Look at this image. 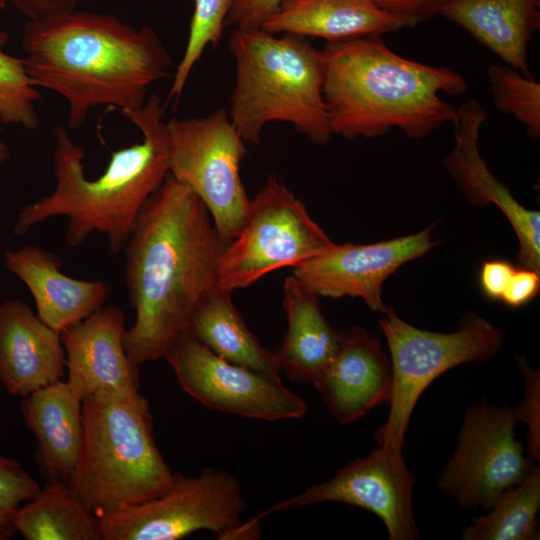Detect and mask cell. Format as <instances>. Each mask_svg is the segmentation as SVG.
<instances>
[{"instance_id": "cell-15", "label": "cell", "mask_w": 540, "mask_h": 540, "mask_svg": "<svg viewBox=\"0 0 540 540\" xmlns=\"http://www.w3.org/2000/svg\"><path fill=\"white\" fill-rule=\"evenodd\" d=\"M488 119L475 98L457 107L452 120L455 145L443 165L470 205L485 208L493 204L502 211L518 239V267L540 273V213L521 205L481 157L480 129Z\"/></svg>"}, {"instance_id": "cell-7", "label": "cell", "mask_w": 540, "mask_h": 540, "mask_svg": "<svg viewBox=\"0 0 540 540\" xmlns=\"http://www.w3.org/2000/svg\"><path fill=\"white\" fill-rule=\"evenodd\" d=\"M381 314L378 327L387 342L393 378L389 412L375 439L378 446L402 452L412 413L427 387L452 368L495 356L504 335L472 311L465 312L458 330L450 333L415 327L393 307Z\"/></svg>"}, {"instance_id": "cell-10", "label": "cell", "mask_w": 540, "mask_h": 540, "mask_svg": "<svg viewBox=\"0 0 540 540\" xmlns=\"http://www.w3.org/2000/svg\"><path fill=\"white\" fill-rule=\"evenodd\" d=\"M245 506L239 480L225 470L174 472L161 496L99 516L101 540H178L199 530L226 539L242 523Z\"/></svg>"}, {"instance_id": "cell-26", "label": "cell", "mask_w": 540, "mask_h": 540, "mask_svg": "<svg viewBox=\"0 0 540 540\" xmlns=\"http://www.w3.org/2000/svg\"><path fill=\"white\" fill-rule=\"evenodd\" d=\"M540 466L537 463L523 480L507 489L486 515L472 518L461 533L462 540L539 539Z\"/></svg>"}, {"instance_id": "cell-36", "label": "cell", "mask_w": 540, "mask_h": 540, "mask_svg": "<svg viewBox=\"0 0 540 540\" xmlns=\"http://www.w3.org/2000/svg\"><path fill=\"white\" fill-rule=\"evenodd\" d=\"M28 21H39L75 10L81 0H9Z\"/></svg>"}, {"instance_id": "cell-38", "label": "cell", "mask_w": 540, "mask_h": 540, "mask_svg": "<svg viewBox=\"0 0 540 540\" xmlns=\"http://www.w3.org/2000/svg\"><path fill=\"white\" fill-rule=\"evenodd\" d=\"M6 0H0V22H1V13L5 7Z\"/></svg>"}, {"instance_id": "cell-28", "label": "cell", "mask_w": 540, "mask_h": 540, "mask_svg": "<svg viewBox=\"0 0 540 540\" xmlns=\"http://www.w3.org/2000/svg\"><path fill=\"white\" fill-rule=\"evenodd\" d=\"M8 39V34L0 30V121L34 130L40 122L35 107L40 94L23 58L5 51Z\"/></svg>"}, {"instance_id": "cell-19", "label": "cell", "mask_w": 540, "mask_h": 540, "mask_svg": "<svg viewBox=\"0 0 540 540\" xmlns=\"http://www.w3.org/2000/svg\"><path fill=\"white\" fill-rule=\"evenodd\" d=\"M4 264L29 289L38 317L59 333L102 307L111 292L104 280L64 274L60 257L36 246L6 251Z\"/></svg>"}, {"instance_id": "cell-18", "label": "cell", "mask_w": 540, "mask_h": 540, "mask_svg": "<svg viewBox=\"0 0 540 540\" xmlns=\"http://www.w3.org/2000/svg\"><path fill=\"white\" fill-rule=\"evenodd\" d=\"M65 350L60 333L18 299L0 304V384L25 397L62 380Z\"/></svg>"}, {"instance_id": "cell-22", "label": "cell", "mask_w": 540, "mask_h": 540, "mask_svg": "<svg viewBox=\"0 0 540 540\" xmlns=\"http://www.w3.org/2000/svg\"><path fill=\"white\" fill-rule=\"evenodd\" d=\"M283 307L288 327L275 362L292 382L313 385L336 354L343 331L328 322L319 297L293 275L283 284Z\"/></svg>"}, {"instance_id": "cell-30", "label": "cell", "mask_w": 540, "mask_h": 540, "mask_svg": "<svg viewBox=\"0 0 540 540\" xmlns=\"http://www.w3.org/2000/svg\"><path fill=\"white\" fill-rule=\"evenodd\" d=\"M40 488L37 480L19 461L0 453V540H9L17 535L16 514Z\"/></svg>"}, {"instance_id": "cell-13", "label": "cell", "mask_w": 540, "mask_h": 540, "mask_svg": "<svg viewBox=\"0 0 540 540\" xmlns=\"http://www.w3.org/2000/svg\"><path fill=\"white\" fill-rule=\"evenodd\" d=\"M415 478L402 452L378 446L370 454L346 464L333 477L280 501L257 515L300 509L323 502H339L365 509L384 524L390 540H416L413 510Z\"/></svg>"}, {"instance_id": "cell-1", "label": "cell", "mask_w": 540, "mask_h": 540, "mask_svg": "<svg viewBox=\"0 0 540 540\" xmlns=\"http://www.w3.org/2000/svg\"><path fill=\"white\" fill-rule=\"evenodd\" d=\"M202 201L170 173L141 209L125 244L124 277L135 322L124 345L137 365L163 358L217 285L227 246Z\"/></svg>"}, {"instance_id": "cell-27", "label": "cell", "mask_w": 540, "mask_h": 540, "mask_svg": "<svg viewBox=\"0 0 540 540\" xmlns=\"http://www.w3.org/2000/svg\"><path fill=\"white\" fill-rule=\"evenodd\" d=\"M193 15L183 56L173 74L167 103H178L189 76L205 48L216 47L223 35L234 0H192Z\"/></svg>"}, {"instance_id": "cell-25", "label": "cell", "mask_w": 540, "mask_h": 540, "mask_svg": "<svg viewBox=\"0 0 540 540\" xmlns=\"http://www.w3.org/2000/svg\"><path fill=\"white\" fill-rule=\"evenodd\" d=\"M15 528L26 540H101L98 517L64 482H46L20 507Z\"/></svg>"}, {"instance_id": "cell-2", "label": "cell", "mask_w": 540, "mask_h": 540, "mask_svg": "<svg viewBox=\"0 0 540 540\" xmlns=\"http://www.w3.org/2000/svg\"><path fill=\"white\" fill-rule=\"evenodd\" d=\"M26 70L35 86L66 101L67 125L79 128L98 106L127 114L151 84L169 78L171 56L156 31L106 13L73 10L24 25Z\"/></svg>"}, {"instance_id": "cell-5", "label": "cell", "mask_w": 540, "mask_h": 540, "mask_svg": "<svg viewBox=\"0 0 540 540\" xmlns=\"http://www.w3.org/2000/svg\"><path fill=\"white\" fill-rule=\"evenodd\" d=\"M228 48L235 63L229 117L245 143L259 144L264 127L275 121L316 145L329 142L321 50L308 38L262 28L233 29Z\"/></svg>"}, {"instance_id": "cell-33", "label": "cell", "mask_w": 540, "mask_h": 540, "mask_svg": "<svg viewBox=\"0 0 540 540\" xmlns=\"http://www.w3.org/2000/svg\"><path fill=\"white\" fill-rule=\"evenodd\" d=\"M382 10L409 20L414 26L439 14L448 0H373Z\"/></svg>"}, {"instance_id": "cell-11", "label": "cell", "mask_w": 540, "mask_h": 540, "mask_svg": "<svg viewBox=\"0 0 540 540\" xmlns=\"http://www.w3.org/2000/svg\"><path fill=\"white\" fill-rule=\"evenodd\" d=\"M514 409L486 399L465 412L455 450L442 468L438 490L465 509H490L536 464L515 438Z\"/></svg>"}, {"instance_id": "cell-23", "label": "cell", "mask_w": 540, "mask_h": 540, "mask_svg": "<svg viewBox=\"0 0 540 540\" xmlns=\"http://www.w3.org/2000/svg\"><path fill=\"white\" fill-rule=\"evenodd\" d=\"M540 0H448L441 14L506 64L535 79L528 46L540 25Z\"/></svg>"}, {"instance_id": "cell-6", "label": "cell", "mask_w": 540, "mask_h": 540, "mask_svg": "<svg viewBox=\"0 0 540 540\" xmlns=\"http://www.w3.org/2000/svg\"><path fill=\"white\" fill-rule=\"evenodd\" d=\"M173 473L139 391H99L82 399V440L69 485L97 517L161 496Z\"/></svg>"}, {"instance_id": "cell-37", "label": "cell", "mask_w": 540, "mask_h": 540, "mask_svg": "<svg viewBox=\"0 0 540 540\" xmlns=\"http://www.w3.org/2000/svg\"><path fill=\"white\" fill-rule=\"evenodd\" d=\"M9 154L6 144L0 141V166L8 159Z\"/></svg>"}, {"instance_id": "cell-17", "label": "cell", "mask_w": 540, "mask_h": 540, "mask_svg": "<svg viewBox=\"0 0 540 540\" xmlns=\"http://www.w3.org/2000/svg\"><path fill=\"white\" fill-rule=\"evenodd\" d=\"M392 378L391 360L380 340L355 325L343 331L336 354L313 385L333 417L350 424L389 403Z\"/></svg>"}, {"instance_id": "cell-21", "label": "cell", "mask_w": 540, "mask_h": 540, "mask_svg": "<svg viewBox=\"0 0 540 540\" xmlns=\"http://www.w3.org/2000/svg\"><path fill=\"white\" fill-rule=\"evenodd\" d=\"M405 27L414 25L373 0H284L261 26L272 34L321 38L327 43L381 36Z\"/></svg>"}, {"instance_id": "cell-20", "label": "cell", "mask_w": 540, "mask_h": 540, "mask_svg": "<svg viewBox=\"0 0 540 540\" xmlns=\"http://www.w3.org/2000/svg\"><path fill=\"white\" fill-rule=\"evenodd\" d=\"M21 412L35 437L41 475L46 482L69 484L82 440V399L59 380L23 397Z\"/></svg>"}, {"instance_id": "cell-32", "label": "cell", "mask_w": 540, "mask_h": 540, "mask_svg": "<svg viewBox=\"0 0 540 540\" xmlns=\"http://www.w3.org/2000/svg\"><path fill=\"white\" fill-rule=\"evenodd\" d=\"M284 0H234L227 15L225 28L239 30L261 28L265 20Z\"/></svg>"}, {"instance_id": "cell-4", "label": "cell", "mask_w": 540, "mask_h": 540, "mask_svg": "<svg viewBox=\"0 0 540 540\" xmlns=\"http://www.w3.org/2000/svg\"><path fill=\"white\" fill-rule=\"evenodd\" d=\"M321 51L330 129L347 140L381 137L392 128L412 140L426 138L456 114L439 94L468 89L460 73L399 56L380 36L328 42Z\"/></svg>"}, {"instance_id": "cell-34", "label": "cell", "mask_w": 540, "mask_h": 540, "mask_svg": "<svg viewBox=\"0 0 540 540\" xmlns=\"http://www.w3.org/2000/svg\"><path fill=\"white\" fill-rule=\"evenodd\" d=\"M540 273L516 267L502 295L501 301L514 308L528 304L539 292Z\"/></svg>"}, {"instance_id": "cell-16", "label": "cell", "mask_w": 540, "mask_h": 540, "mask_svg": "<svg viewBox=\"0 0 540 540\" xmlns=\"http://www.w3.org/2000/svg\"><path fill=\"white\" fill-rule=\"evenodd\" d=\"M125 320L119 306L103 305L60 332L68 370L67 382L81 399L99 391H139L140 365L135 364L126 352Z\"/></svg>"}, {"instance_id": "cell-9", "label": "cell", "mask_w": 540, "mask_h": 540, "mask_svg": "<svg viewBox=\"0 0 540 540\" xmlns=\"http://www.w3.org/2000/svg\"><path fill=\"white\" fill-rule=\"evenodd\" d=\"M166 128L170 174L202 201L229 243L241 230L250 205L240 176L245 141L224 109L203 117H174Z\"/></svg>"}, {"instance_id": "cell-3", "label": "cell", "mask_w": 540, "mask_h": 540, "mask_svg": "<svg viewBox=\"0 0 540 540\" xmlns=\"http://www.w3.org/2000/svg\"><path fill=\"white\" fill-rule=\"evenodd\" d=\"M165 106L157 94L125 117L142 133L143 140L112 153L105 171L95 179L84 173V148L63 126L54 131L53 192L25 206L14 233L21 235L49 218H66L65 240L79 247L98 232L110 252L120 254L141 209L170 173Z\"/></svg>"}, {"instance_id": "cell-29", "label": "cell", "mask_w": 540, "mask_h": 540, "mask_svg": "<svg viewBox=\"0 0 540 540\" xmlns=\"http://www.w3.org/2000/svg\"><path fill=\"white\" fill-rule=\"evenodd\" d=\"M488 79L496 108L522 123L527 135L540 136V84L508 65L495 63L488 68Z\"/></svg>"}, {"instance_id": "cell-35", "label": "cell", "mask_w": 540, "mask_h": 540, "mask_svg": "<svg viewBox=\"0 0 540 540\" xmlns=\"http://www.w3.org/2000/svg\"><path fill=\"white\" fill-rule=\"evenodd\" d=\"M515 268L507 260L496 259L484 262L479 273L482 293L490 300L501 301Z\"/></svg>"}, {"instance_id": "cell-39", "label": "cell", "mask_w": 540, "mask_h": 540, "mask_svg": "<svg viewBox=\"0 0 540 540\" xmlns=\"http://www.w3.org/2000/svg\"><path fill=\"white\" fill-rule=\"evenodd\" d=\"M0 124H1V121H0ZM0 129H1V126H0Z\"/></svg>"}, {"instance_id": "cell-24", "label": "cell", "mask_w": 540, "mask_h": 540, "mask_svg": "<svg viewBox=\"0 0 540 540\" xmlns=\"http://www.w3.org/2000/svg\"><path fill=\"white\" fill-rule=\"evenodd\" d=\"M231 293L217 285L212 288L193 311L188 331L221 358L282 381L274 354L250 331Z\"/></svg>"}, {"instance_id": "cell-31", "label": "cell", "mask_w": 540, "mask_h": 540, "mask_svg": "<svg viewBox=\"0 0 540 540\" xmlns=\"http://www.w3.org/2000/svg\"><path fill=\"white\" fill-rule=\"evenodd\" d=\"M518 369L524 376L522 401L513 409L518 420L527 427L528 456L536 463L540 459V372L531 368L524 356H517Z\"/></svg>"}, {"instance_id": "cell-8", "label": "cell", "mask_w": 540, "mask_h": 540, "mask_svg": "<svg viewBox=\"0 0 540 540\" xmlns=\"http://www.w3.org/2000/svg\"><path fill=\"white\" fill-rule=\"evenodd\" d=\"M335 243L311 218L303 202L269 174L245 222L221 257L217 286L233 292L282 267H294Z\"/></svg>"}, {"instance_id": "cell-12", "label": "cell", "mask_w": 540, "mask_h": 540, "mask_svg": "<svg viewBox=\"0 0 540 540\" xmlns=\"http://www.w3.org/2000/svg\"><path fill=\"white\" fill-rule=\"evenodd\" d=\"M180 387L208 409L265 421L303 417L308 405L276 381L212 352L189 331L175 339L163 358Z\"/></svg>"}, {"instance_id": "cell-14", "label": "cell", "mask_w": 540, "mask_h": 540, "mask_svg": "<svg viewBox=\"0 0 540 540\" xmlns=\"http://www.w3.org/2000/svg\"><path fill=\"white\" fill-rule=\"evenodd\" d=\"M432 225L415 234L371 244H334L292 267L293 276L318 297L361 298L374 312L383 313L384 282L399 267L423 257L438 241Z\"/></svg>"}]
</instances>
